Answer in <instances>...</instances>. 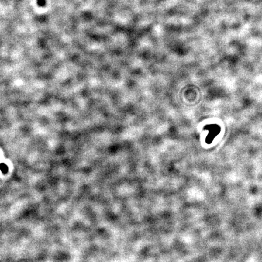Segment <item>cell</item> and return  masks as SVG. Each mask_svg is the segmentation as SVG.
Here are the masks:
<instances>
[{"instance_id": "obj_1", "label": "cell", "mask_w": 262, "mask_h": 262, "mask_svg": "<svg viewBox=\"0 0 262 262\" xmlns=\"http://www.w3.org/2000/svg\"><path fill=\"white\" fill-rule=\"evenodd\" d=\"M44 0H38V4H40V5H44Z\"/></svg>"}]
</instances>
